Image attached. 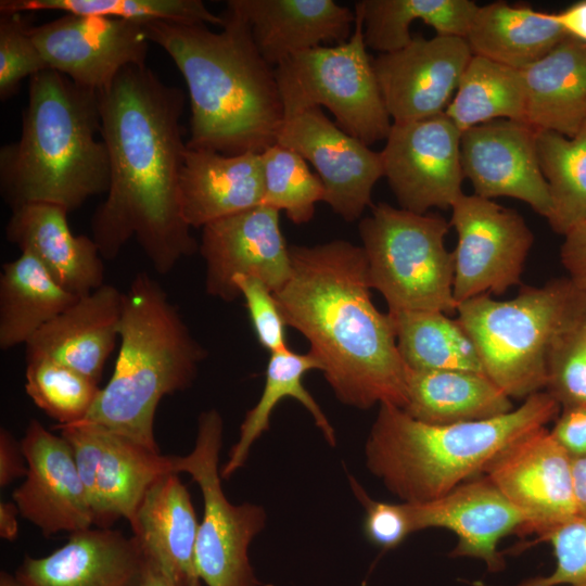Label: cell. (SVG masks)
I'll use <instances>...</instances> for the list:
<instances>
[{
	"label": "cell",
	"mask_w": 586,
	"mask_h": 586,
	"mask_svg": "<svg viewBox=\"0 0 586 586\" xmlns=\"http://www.w3.org/2000/svg\"><path fill=\"white\" fill-rule=\"evenodd\" d=\"M522 73L526 123L574 137L586 120V43L569 36Z\"/></svg>",
	"instance_id": "obj_28"
},
{
	"label": "cell",
	"mask_w": 586,
	"mask_h": 586,
	"mask_svg": "<svg viewBox=\"0 0 586 586\" xmlns=\"http://www.w3.org/2000/svg\"><path fill=\"white\" fill-rule=\"evenodd\" d=\"M311 370L320 371L321 367L308 352L298 354L285 348L270 354L262 395L245 415L240 426L239 438L220 469L222 479L230 477L244 466L253 444L269 429L272 410L286 397L300 402L311 415L328 444L335 446L336 436L333 426L303 383L304 375Z\"/></svg>",
	"instance_id": "obj_32"
},
{
	"label": "cell",
	"mask_w": 586,
	"mask_h": 586,
	"mask_svg": "<svg viewBox=\"0 0 586 586\" xmlns=\"http://www.w3.org/2000/svg\"><path fill=\"white\" fill-rule=\"evenodd\" d=\"M536 143L551 199L547 220L556 233L565 235L586 226V120L572 138L537 129Z\"/></svg>",
	"instance_id": "obj_36"
},
{
	"label": "cell",
	"mask_w": 586,
	"mask_h": 586,
	"mask_svg": "<svg viewBox=\"0 0 586 586\" xmlns=\"http://www.w3.org/2000/svg\"><path fill=\"white\" fill-rule=\"evenodd\" d=\"M98 92L44 69L29 78L18 140L0 150V191L12 209L33 203L68 213L106 193L109 154Z\"/></svg>",
	"instance_id": "obj_4"
},
{
	"label": "cell",
	"mask_w": 586,
	"mask_h": 586,
	"mask_svg": "<svg viewBox=\"0 0 586 586\" xmlns=\"http://www.w3.org/2000/svg\"><path fill=\"white\" fill-rule=\"evenodd\" d=\"M560 256L569 278L586 292V226L574 228L564 235Z\"/></svg>",
	"instance_id": "obj_46"
},
{
	"label": "cell",
	"mask_w": 586,
	"mask_h": 586,
	"mask_svg": "<svg viewBox=\"0 0 586 586\" xmlns=\"http://www.w3.org/2000/svg\"><path fill=\"white\" fill-rule=\"evenodd\" d=\"M537 542L550 545L553 569L508 586H586V517H576Z\"/></svg>",
	"instance_id": "obj_41"
},
{
	"label": "cell",
	"mask_w": 586,
	"mask_h": 586,
	"mask_svg": "<svg viewBox=\"0 0 586 586\" xmlns=\"http://www.w3.org/2000/svg\"><path fill=\"white\" fill-rule=\"evenodd\" d=\"M560 411L546 391L505 415L450 424L422 422L383 404L366 441V466L400 501H431L482 474L500 451L555 421Z\"/></svg>",
	"instance_id": "obj_5"
},
{
	"label": "cell",
	"mask_w": 586,
	"mask_h": 586,
	"mask_svg": "<svg viewBox=\"0 0 586 586\" xmlns=\"http://www.w3.org/2000/svg\"><path fill=\"white\" fill-rule=\"evenodd\" d=\"M277 143L313 165L326 190L323 202L345 221L373 205L372 190L384 177L381 152L345 132L321 107L285 116Z\"/></svg>",
	"instance_id": "obj_16"
},
{
	"label": "cell",
	"mask_w": 586,
	"mask_h": 586,
	"mask_svg": "<svg viewBox=\"0 0 586 586\" xmlns=\"http://www.w3.org/2000/svg\"><path fill=\"white\" fill-rule=\"evenodd\" d=\"M220 31L204 24L150 22L149 41L171 58L188 87L187 146L225 155L262 153L277 143L284 122L275 75L243 16L227 5Z\"/></svg>",
	"instance_id": "obj_3"
},
{
	"label": "cell",
	"mask_w": 586,
	"mask_h": 586,
	"mask_svg": "<svg viewBox=\"0 0 586 586\" xmlns=\"http://www.w3.org/2000/svg\"><path fill=\"white\" fill-rule=\"evenodd\" d=\"M415 530L450 531L456 545L453 558H471L484 563L487 572L506 566L499 542L512 533H522L525 519L485 476L469 480L447 494L426 502H408Z\"/></svg>",
	"instance_id": "obj_21"
},
{
	"label": "cell",
	"mask_w": 586,
	"mask_h": 586,
	"mask_svg": "<svg viewBox=\"0 0 586 586\" xmlns=\"http://www.w3.org/2000/svg\"><path fill=\"white\" fill-rule=\"evenodd\" d=\"M264 170L263 204L283 211L295 225L309 222L315 206L324 201L320 178L295 151L275 143L260 153Z\"/></svg>",
	"instance_id": "obj_38"
},
{
	"label": "cell",
	"mask_w": 586,
	"mask_h": 586,
	"mask_svg": "<svg viewBox=\"0 0 586 586\" xmlns=\"http://www.w3.org/2000/svg\"><path fill=\"white\" fill-rule=\"evenodd\" d=\"M205 357L157 280L146 271L137 273L124 292L113 374L82 421L160 450L157 406L164 396L191 386Z\"/></svg>",
	"instance_id": "obj_6"
},
{
	"label": "cell",
	"mask_w": 586,
	"mask_h": 586,
	"mask_svg": "<svg viewBox=\"0 0 586 586\" xmlns=\"http://www.w3.org/2000/svg\"><path fill=\"white\" fill-rule=\"evenodd\" d=\"M20 510L14 501L0 502V537L14 540L18 533L17 514Z\"/></svg>",
	"instance_id": "obj_49"
},
{
	"label": "cell",
	"mask_w": 586,
	"mask_h": 586,
	"mask_svg": "<svg viewBox=\"0 0 586 586\" xmlns=\"http://www.w3.org/2000/svg\"><path fill=\"white\" fill-rule=\"evenodd\" d=\"M63 13L97 15L137 22L213 24L222 27L225 18L201 0H1L0 13Z\"/></svg>",
	"instance_id": "obj_37"
},
{
	"label": "cell",
	"mask_w": 586,
	"mask_h": 586,
	"mask_svg": "<svg viewBox=\"0 0 586 586\" xmlns=\"http://www.w3.org/2000/svg\"><path fill=\"white\" fill-rule=\"evenodd\" d=\"M98 97L110 184L90 219L91 238L110 260L135 238L154 270L166 275L199 250L180 200L184 93L146 65H131Z\"/></svg>",
	"instance_id": "obj_1"
},
{
	"label": "cell",
	"mask_w": 586,
	"mask_h": 586,
	"mask_svg": "<svg viewBox=\"0 0 586 586\" xmlns=\"http://www.w3.org/2000/svg\"><path fill=\"white\" fill-rule=\"evenodd\" d=\"M224 420L216 409L202 412L192 450L173 456L174 470L198 483L204 505L195 545V566L206 586H258L249 548L266 525L262 506L231 504L222 489L219 454Z\"/></svg>",
	"instance_id": "obj_10"
},
{
	"label": "cell",
	"mask_w": 586,
	"mask_h": 586,
	"mask_svg": "<svg viewBox=\"0 0 586 586\" xmlns=\"http://www.w3.org/2000/svg\"><path fill=\"white\" fill-rule=\"evenodd\" d=\"M292 271L273 292L285 322L302 333L335 397L369 409L406 405L407 367L392 319L371 297L362 246L345 240L290 246Z\"/></svg>",
	"instance_id": "obj_2"
},
{
	"label": "cell",
	"mask_w": 586,
	"mask_h": 586,
	"mask_svg": "<svg viewBox=\"0 0 586 586\" xmlns=\"http://www.w3.org/2000/svg\"><path fill=\"white\" fill-rule=\"evenodd\" d=\"M445 114L461 132L495 119L526 122L522 71L472 55Z\"/></svg>",
	"instance_id": "obj_35"
},
{
	"label": "cell",
	"mask_w": 586,
	"mask_h": 586,
	"mask_svg": "<svg viewBox=\"0 0 586 586\" xmlns=\"http://www.w3.org/2000/svg\"><path fill=\"white\" fill-rule=\"evenodd\" d=\"M355 12L348 40L297 52L275 67L284 117L324 106L336 125L367 145L385 140L392 127L367 52L362 18Z\"/></svg>",
	"instance_id": "obj_9"
},
{
	"label": "cell",
	"mask_w": 586,
	"mask_h": 586,
	"mask_svg": "<svg viewBox=\"0 0 586 586\" xmlns=\"http://www.w3.org/2000/svg\"><path fill=\"white\" fill-rule=\"evenodd\" d=\"M479 7L471 0H360L354 10L362 18L367 48L390 53L412 40L410 25L417 20L436 35L466 38Z\"/></svg>",
	"instance_id": "obj_33"
},
{
	"label": "cell",
	"mask_w": 586,
	"mask_h": 586,
	"mask_svg": "<svg viewBox=\"0 0 586 586\" xmlns=\"http://www.w3.org/2000/svg\"><path fill=\"white\" fill-rule=\"evenodd\" d=\"M584 323L560 339L548 358L545 391L561 408L586 404Z\"/></svg>",
	"instance_id": "obj_42"
},
{
	"label": "cell",
	"mask_w": 586,
	"mask_h": 586,
	"mask_svg": "<svg viewBox=\"0 0 586 586\" xmlns=\"http://www.w3.org/2000/svg\"><path fill=\"white\" fill-rule=\"evenodd\" d=\"M462 37H412L404 48L373 61L380 91L393 123L445 113L472 58Z\"/></svg>",
	"instance_id": "obj_18"
},
{
	"label": "cell",
	"mask_w": 586,
	"mask_h": 586,
	"mask_svg": "<svg viewBox=\"0 0 586 586\" xmlns=\"http://www.w3.org/2000/svg\"><path fill=\"white\" fill-rule=\"evenodd\" d=\"M537 129L526 122L495 119L461 133L464 178L484 199L513 198L548 218L551 199L537 153Z\"/></svg>",
	"instance_id": "obj_19"
},
{
	"label": "cell",
	"mask_w": 586,
	"mask_h": 586,
	"mask_svg": "<svg viewBox=\"0 0 586 586\" xmlns=\"http://www.w3.org/2000/svg\"><path fill=\"white\" fill-rule=\"evenodd\" d=\"M233 285L244 298L258 343L270 354L289 348L288 324L273 292L252 276H237Z\"/></svg>",
	"instance_id": "obj_44"
},
{
	"label": "cell",
	"mask_w": 586,
	"mask_h": 586,
	"mask_svg": "<svg viewBox=\"0 0 586 586\" xmlns=\"http://www.w3.org/2000/svg\"><path fill=\"white\" fill-rule=\"evenodd\" d=\"M20 442L27 462L25 481L12 494L20 514L46 537L92 527L93 517L71 444L36 419L29 421Z\"/></svg>",
	"instance_id": "obj_20"
},
{
	"label": "cell",
	"mask_w": 586,
	"mask_h": 586,
	"mask_svg": "<svg viewBox=\"0 0 586 586\" xmlns=\"http://www.w3.org/2000/svg\"><path fill=\"white\" fill-rule=\"evenodd\" d=\"M457 320L472 339L485 374L511 399L545 391L555 345L586 321V292L569 277L522 286L511 300L489 294L458 303Z\"/></svg>",
	"instance_id": "obj_7"
},
{
	"label": "cell",
	"mask_w": 586,
	"mask_h": 586,
	"mask_svg": "<svg viewBox=\"0 0 586 586\" xmlns=\"http://www.w3.org/2000/svg\"><path fill=\"white\" fill-rule=\"evenodd\" d=\"M0 586H21V584L14 575L9 574L7 571H1Z\"/></svg>",
	"instance_id": "obj_52"
},
{
	"label": "cell",
	"mask_w": 586,
	"mask_h": 586,
	"mask_svg": "<svg viewBox=\"0 0 586 586\" xmlns=\"http://www.w3.org/2000/svg\"><path fill=\"white\" fill-rule=\"evenodd\" d=\"M552 14L568 36L586 43V0Z\"/></svg>",
	"instance_id": "obj_48"
},
{
	"label": "cell",
	"mask_w": 586,
	"mask_h": 586,
	"mask_svg": "<svg viewBox=\"0 0 586 586\" xmlns=\"http://www.w3.org/2000/svg\"><path fill=\"white\" fill-rule=\"evenodd\" d=\"M253 41L273 68L291 55L349 39L355 12L333 0H230Z\"/></svg>",
	"instance_id": "obj_26"
},
{
	"label": "cell",
	"mask_w": 586,
	"mask_h": 586,
	"mask_svg": "<svg viewBox=\"0 0 586 586\" xmlns=\"http://www.w3.org/2000/svg\"><path fill=\"white\" fill-rule=\"evenodd\" d=\"M482 475L519 509L523 534L536 540L578 517L573 458L546 426L506 447Z\"/></svg>",
	"instance_id": "obj_14"
},
{
	"label": "cell",
	"mask_w": 586,
	"mask_h": 586,
	"mask_svg": "<svg viewBox=\"0 0 586 586\" xmlns=\"http://www.w3.org/2000/svg\"><path fill=\"white\" fill-rule=\"evenodd\" d=\"M566 37L552 13L498 1L479 7L464 39L473 55L522 71Z\"/></svg>",
	"instance_id": "obj_30"
},
{
	"label": "cell",
	"mask_w": 586,
	"mask_h": 586,
	"mask_svg": "<svg viewBox=\"0 0 586 586\" xmlns=\"http://www.w3.org/2000/svg\"><path fill=\"white\" fill-rule=\"evenodd\" d=\"M79 297L60 286L29 253L21 252L0 273V348L27 342Z\"/></svg>",
	"instance_id": "obj_31"
},
{
	"label": "cell",
	"mask_w": 586,
	"mask_h": 586,
	"mask_svg": "<svg viewBox=\"0 0 586 586\" xmlns=\"http://www.w3.org/2000/svg\"><path fill=\"white\" fill-rule=\"evenodd\" d=\"M358 229L372 289L388 310L457 313L454 256L445 245L450 224L436 214H417L387 203L371 206Z\"/></svg>",
	"instance_id": "obj_8"
},
{
	"label": "cell",
	"mask_w": 586,
	"mask_h": 586,
	"mask_svg": "<svg viewBox=\"0 0 586 586\" xmlns=\"http://www.w3.org/2000/svg\"><path fill=\"white\" fill-rule=\"evenodd\" d=\"M184 220L191 228L259 206L264 202L260 153L225 155L187 146L180 177Z\"/></svg>",
	"instance_id": "obj_27"
},
{
	"label": "cell",
	"mask_w": 586,
	"mask_h": 586,
	"mask_svg": "<svg viewBox=\"0 0 586 586\" xmlns=\"http://www.w3.org/2000/svg\"><path fill=\"white\" fill-rule=\"evenodd\" d=\"M124 292L103 284L79 297L26 344V360L47 358L100 381L119 339Z\"/></svg>",
	"instance_id": "obj_23"
},
{
	"label": "cell",
	"mask_w": 586,
	"mask_h": 586,
	"mask_svg": "<svg viewBox=\"0 0 586 586\" xmlns=\"http://www.w3.org/2000/svg\"><path fill=\"white\" fill-rule=\"evenodd\" d=\"M146 564L178 586H201L195 566L199 521L178 473L158 477L129 522Z\"/></svg>",
	"instance_id": "obj_24"
},
{
	"label": "cell",
	"mask_w": 586,
	"mask_h": 586,
	"mask_svg": "<svg viewBox=\"0 0 586 586\" xmlns=\"http://www.w3.org/2000/svg\"><path fill=\"white\" fill-rule=\"evenodd\" d=\"M56 428L73 448L93 526L111 527L122 518L130 522L148 488L175 472L173 456L101 425L81 421Z\"/></svg>",
	"instance_id": "obj_12"
},
{
	"label": "cell",
	"mask_w": 586,
	"mask_h": 586,
	"mask_svg": "<svg viewBox=\"0 0 586 586\" xmlns=\"http://www.w3.org/2000/svg\"><path fill=\"white\" fill-rule=\"evenodd\" d=\"M550 433L572 458L586 457V404L561 408Z\"/></svg>",
	"instance_id": "obj_45"
},
{
	"label": "cell",
	"mask_w": 586,
	"mask_h": 586,
	"mask_svg": "<svg viewBox=\"0 0 586 586\" xmlns=\"http://www.w3.org/2000/svg\"><path fill=\"white\" fill-rule=\"evenodd\" d=\"M145 569L133 536L92 526L46 557L25 556L14 576L21 586H141Z\"/></svg>",
	"instance_id": "obj_22"
},
{
	"label": "cell",
	"mask_w": 586,
	"mask_h": 586,
	"mask_svg": "<svg viewBox=\"0 0 586 586\" xmlns=\"http://www.w3.org/2000/svg\"><path fill=\"white\" fill-rule=\"evenodd\" d=\"M279 214L262 204L202 228L199 251L207 294L233 302L240 296L233 285L237 276L258 278L272 292L286 283L292 260Z\"/></svg>",
	"instance_id": "obj_17"
},
{
	"label": "cell",
	"mask_w": 586,
	"mask_h": 586,
	"mask_svg": "<svg viewBox=\"0 0 586 586\" xmlns=\"http://www.w3.org/2000/svg\"><path fill=\"white\" fill-rule=\"evenodd\" d=\"M387 314L407 368L485 374L472 339L457 319L436 310H388Z\"/></svg>",
	"instance_id": "obj_34"
},
{
	"label": "cell",
	"mask_w": 586,
	"mask_h": 586,
	"mask_svg": "<svg viewBox=\"0 0 586 586\" xmlns=\"http://www.w3.org/2000/svg\"><path fill=\"white\" fill-rule=\"evenodd\" d=\"M68 212L47 203L12 209L7 239L31 254L65 291L81 297L104 284L103 257L92 238L75 235Z\"/></svg>",
	"instance_id": "obj_25"
},
{
	"label": "cell",
	"mask_w": 586,
	"mask_h": 586,
	"mask_svg": "<svg viewBox=\"0 0 586 586\" xmlns=\"http://www.w3.org/2000/svg\"><path fill=\"white\" fill-rule=\"evenodd\" d=\"M573 479L578 517H586V457L573 458Z\"/></svg>",
	"instance_id": "obj_50"
},
{
	"label": "cell",
	"mask_w": 586,
	"mask_h": 586,
	"mask_svg": "<svg viewBox=\"0 0 586 586\" xmlns=\"http://www.w3.org/2000/svg\"><path fill=\"white\" fill-rule=\"evenodd\" d=\"M27 462L22 450L21 442L13 434L0 430V486L5 487L13 481L26 476Z\"/></svg>",
	"instance_id": "obj_47"
},
{
	"label": "cell",
	"mask_w": 586,
	"mask_h": 586,
	"mask_svg": "<svg viewBox=\"0 0 586 586\" xmlns=\"http://www.w3.org/2000/svg\"><path fill=\"white\" fill-rule=\"evenodd\" d=\"M348 479L353 493L365 508L362 532L369 543L382 550H391L400 546L416 532L408 502L375 500L353 476L349 475Z\"/></svg>",
	"instance_id": "obj_43"
},
{
	"label": "cell",
	"mask_w": 586,
	"mask_h": 586,
	"mask_svg": "<svg viewBox=\"0 0 586 586\" xmlns=\"http://www.w3.org/2000/svg\"><path fill=\"white\" fill-rule=\"evenodd\" d=\"M141 586H178L157 570L146 564L144 577Z\"/></svg>",
	"instance_id": "obj_51"
},
{
	"label": "cell",
	"mask_w": 586,
	"mask_h": 586,
	"mask_svg": "<svg viewBox=\"0 0 586 586\" xmlns=\"http://www.w3.org/2000/svg\"><path fill=\"white\" fill-rule=\"evenodd\" d=\"M25 13H0V99L5 101L21 81L48 66L30 35Z\"/></svg>",
	"instance_id": "obj_40"
},
{
	"label": "cell",
	"mask_w": 586,
	"mask_h": 586,
	"mask_svg": "<svg viewBox=\"0 0 586 586\" xmlns=\"http://www.w3.org/2000/svg\"><path fill=\"white\" fill-rule=\"evenodd\" d=\"M584 332H585V335H586V321L584 323Z\"/></svg>",
	"instance_id": "obj_53"
},
{
	"label": "cell",
	"mask_w": 586,
	"mask_h": 586,
	"mask_svg": "<svg viewBox=\"0 0 586 586\" xmlns=\"http://www.w3.org/2000/svg\"><path fill=\"white\" fill-rule=\"evenodd\" d=\"M30 35L48 68L97 92L124 68L145 65L149 39L141 23L65 13L31 26Z\"/></svg>",
	"instance_id": "obj_15"
},
{
	"label": "cell",
	"mask_w": 586,
	"mask_h": 586,
	"mask_svg": "<svg viewBox=\"0 0 586 586\" xmlns=\"http://www.w3.org/2000/svg\"><path fill=\"white\" fill-rule=\"evenodd\" d=\"M513 408L511 398L484 373L407 368L403 409L422 422L450 424L484 420Z\"/></svg>",
	"instance_id": "obj_29"
},
{
	"label": "cell",
	"mask_w": 586,
	"mask_h": 586,
	"mask_svg": "<svg viewBox=\"0 0 586 586\" xmlns=\"http://www.w3.org/2000/svg\"><path fill=\"white\" fill-rule=\"evenodd\" d=\"M25 390L46 415L67 425L82 421L99 396L98 382L61 362L27 360Z\"/></svg>",
	"instance_id": "obj_39"
},
{
	"label": "cell",
	"mask_w": 586,
	"mask_h": 586,
	"mask_svg": "<svg viewBox=\"0 0 586 586\" xmlns=\"http://www.w3.org/2000/svg\"><path fill=\"white\" fill-rule=\"evenodd\" d=\"M457 233L454 296L457 303L483 294H502L521 283L534 235L514 209L479 195L461 194L453 204Z\"/></svg>",
	"instance_id": "obj_11"
},
{
	"label": "cell",
	"mask_w": 586,
	"mask_h": 586,
	"mask_svg": "<svg viewBox=\"0 0 586 586\" xmlns=\"http://www.w3.org/2000/svg\"><path fill=\"white\" fill-rule=\"evenodd\" d=\"M461 133L445 113L392 123L381 156L400 208L417 214L447 209L463 194Z\"/></svg>",
	"instance_id": "obj_13"
}]
</instances>
